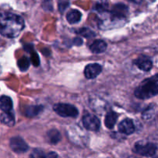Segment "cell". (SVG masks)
I'll return each mask as SVG.
<instances>
[{
    "label": "cell",
    "instance_id": "obj_1",
    "mask_svg": "<svg viewBox=\"0 0 158 158\" xmlns=\"http://www.w3.org/2000/svg\"><path fill=\"white\" fill-rule=\"evenodd\" d=\"M24 21L12 12H0V34L8 38L18 36L24 28Z\"/></svg>",
    "mask_w": 158,
    "mask_h": 158
},
{
    "label": "cell",
    "instance_id": "obj_2",
    "mask_svg": "<svg viewBox=\"0 0 158 158\" xmlns=\"http://www.w3.org/2000/svg\"><path fill=\"white\" fill-rule=\"evenodd\" d=\"M156 77L145 80L140 86H139L134 91L136 97L141 100L151 98L158 94V83Z\"/></svg>",
    "mask_w": 158,
    "mask_h": 158
},
{
    "label": "cell",
    "instance_id": "obj_3",
    "mask_svg": "<svg viewBox=\"0 0 158 158\" xmlns=\"http://www.w3.org/2000/svg\"><path fill=\"white\" fill-rule=\"evenodd\" d=\"M53 110L63 117H77L79 115L77 108L69 103H56L53 106Z\"/></svg>",
    "mask_w": 158,
    "mask_h": 158
},
{
    "label": "cell",
    "instance_id": "obj_4",
    "mask_svg": "<svg viewBox=\"0 0 158 158\" xmlns=\"http://www.w3.org/2000/svg\"><path fill=\"white\" fill-rule=\"evenodd\" d=\"M134 151L137 154L144 157H153L157 151V146L152 143H137L134 145Z\"/></svg>",
    "mask_w": 158,
    "mask_h": 158
},
{
    "label": "cell",
    "instance_id": "obj_5",
    "mask_svg": "<svg viewBox=\"0 0 158 158\" xmlns=\"http://www.w3.org/2000/svg\"><path fill=\"white\" fill-rule=\"evenodd\" d=\"M83 124L86 129L91 131H97L100 129V122L96 116L91 114H86L83 117Z\"/></svg>",
    "mask_w": 158,
    "mask_h": 158
},
{
    "label": "cell",
    "instance_id": "obj_6",
    "mask_svg": "<svg viewBox=\"0 0 158 158\" xmlns=\"http://www.w3.org/2000/svg\"><path fill=\"white\" fill-rule=\"evenodd\" d=\"M9 145H10L11 149L17 154L25 153L29 150V146L27 143L23 138L19 137H14L11 138Z\"/></svg>",
    "mask_w": 158,
    "mask_h": 158
},
{
    "label": "cell",
    "instance_id": "obj_7",
    "mask_svg": "<svg viewBox=\"0 0 158 158\" xmlns=\"http://www.w3.org/2000/svg\"><path fill=\"white\" fill-rule=\"evenodd\" d=\"M102 67L98 63H90L85 67L84 75L87 79H94L101 73Z\"/></svg>",
    "mask_w": 158,
    "mask_h": 158
},
{
    "label": "cell",
    "instance_id": "obj_8",
    "mask_svg": "<svg viewBox=\"0 0 158 158\" xmlns=\"http://www.w3.org/2000/svg\"><path fill=\"white\" fill-rule=\"evenodd\" d=\"M134 64L140 69L143 71L151 70L153 66L152 61L149 57L146 56H140L138 58L134 60Z\"/></svg>",
    "mask_w": 158,
    "mask_h": 158
},
{
    "label": "cell",
    "instance_id": "obj_9",
    "mask_svg": "<svg viewBox=\"0 0 158 158\" xmlns=\"http://www.w3.org/2000/svg\"><path fill=\"white\" fill-rule=\"evenodd\" d=\"M118 130L122 134L131 135L135 131V126L131 119H125L118 125Z\"/></svg>",
    "mask_w": 158,
    "mask_h": 158
},
{
    "label": "cell",
    "instance_id": "obj_10",
    "mask_svg": "<svg viewBox=\"0 0 158 158\" xmlns=\"http://www.w3.org/2000/svg\"><path fill=\"white\" fill-rule=\"evenodd\" d=\"M128 14V7L124 4L118 3L114 5L111 11V15L120 19H124Z\"/></svg>",
    "mask_w": 158,
    "mask_h": 158
},
{
    "label": "cell",
    "instance_id": "obj_11",
    "mask_svg": "<svg viewBox=\"0 0 158 158\" xmlns=\"http://www.w3.org/2000/svg\"><path fill=\"white\" fill-rule=\"evenodd\" d=\"M107 45L106 42L102 40H96L89 46V49L94 53H101L106 49Z\"/></svg>",
    "mask_w": 158,
    "mask_h": 158
},
{
    "label": "cell",
    "instance_id": "obj_12",
    "mask_svg": "<svg viewBox=\"0 0 158 158\" xmlns=\"http://www.w3.org/2000/svg\"><path fill=\"white\" fill-rule=\"evenodd\" d=\"M46 140L50 144H56L61 140V134L57 130H50L46 134Z\"/></svg>",
    "mask_w": 158,
    "mask_h": 158
},
{
    "label": "cell",
    "instance_id": "obj_13",
    "mask_svg": "<svg viewBox=\"0 0 158 158\" xmlns=\"http://www.w3.org/2000/svg\"><path fill=\"white\" fill-rule=\"evenodd\" d=\"M57 154L55 152H49L47 154L40 149L33 150L31 153L29 158H57Z\"/></svg>",
    "mask_w": 158,
    "mask_h": 158
},
{
    "label": "cell",
    "instance_id": "obj_14",
    "mask_svg": "<svg viewBox=\"0 0 158 158\" xmlns=\"http://www.w3.org/2000/svg\"><path fill=\"white\" fill-rule=\"evenodd\" d=\"M117 118H118V115L115 112H114V111H110V112H108L106 114V117H105V126L108 129H112V128H114L116 123H117Z\"/></svg>",
    "mask_w": 158,
    "mask_h": 158
},
{
    "label": "cell",
    "instance_id": "obj_15",
    "mask_svg": "<svg viewBox=\"0 0 158 158\" xmlns=\"http://www.w3.org/2000/svg\"><path fill=\"white\" fill-rule=\"evenodd\" d=\"M12 109V101L10 97L7 96L0 97V110L4 111V113L10 112Z\"/></svg>",
    "mask_w": 158,
    "mask_h": 158
},
{
    "label": "cell",
    "instance_id": "obj_16",
    "mask_svg": "<svg viewBox=\"0 0 158 158\" xmlns=\"http://www.w3.org/2000/svg\"><path fill=\"white\" fill-rule=\"evenodd\" d=\"M81 17L82 14L80 11L77 10V9H73L67 13L66 19H67L68 23H70V24H76L80 21Z\"/></svg>",
    "mask_w": 158,
    "mask_h": 158
},
{
    "label": "cell",
    "instance_id": "obj_17",
    "mask_svg": "<svg viewBox=\"0 0 158 158\" xmlns=\"http://www.w3.org/2000/svg\"><path fill=\"white\" fill-rule=\"evenodd\" d=\"M0 121L8 127H13L15 124V117L10 112L2 113L0 115Z\"/></svg>",
    "mask_w": 158,
    "mask_h": 158
},
{
    "label": "cell",
    "instance_id": "obj_18",
    "mask_svg": "<svg viewBox=\"0 0 158 158\" xmlns=\"http://www.w3.org/2000/svg\"><path fill=\"white\" fill-rule=\"evenodd\" d=\"M42 110H43V106H29L26 107L25 114L29 117H35L41 112Z\"/></svg>",
    "mask_w": 158,
    "mask_h": 158
},
{
    "label": "cell",
    "instance_id": "obj_19",
    "mask_svg": "<svg viewBox=\"0 0 158 158\" xmlns=\"http://www.w3.org/2000/svg\"><path fill=\"white\" fill-rule=\"evenodd\" d=\"M29 65H30V62L29 60L26 56L22 57L21 59H19L18 61V66L20 69V70L22 71H26L27 70L28 68L29 67Z\"/></svg>",
    "mask_w": 158,
    "mask_h": 158
},
{
    "label": "cell",
    "instance_id": "obj_20",
    "mask_svg": "<svg viewBox=\"0 0 158 158\" xmlns=\"http://www.w3.org/2000/svg\"><path fill=\"white\" fill-rule=\"evenodd\" d=\"M77 33H78L81 36L85 37V38H91V37L95 36V33L88 28H82V29H79Z\"/></svg>",
    "mask_w": 158,
    "mask_h": 158
},
{
    "label": "cell",
    "instance_id": "obj_21",
    "mask_svg": "<svg viewBox=\"0 0 158 158\" xmlns=\"http://www.w3.org/2000/svg\"><path fill=\"white\" fill-rule=\"evenodd\" d=\"M154 113L155 112H154V106H150L143 111L142 116H143V118L144 119V120H150V119L152 118V117H154Z\"/></svg>",
    "mask_w": 158,
    "mask_h": 158
},
{
    "label": "cell",
    "instance_id": "obj_22",
    "mask_svg": "<svg viewBox=\"0 0 158 158\" xmlns=\"http://www.w3.org/2000/svg\"><path fill=\"white\" fill-rule=\"evenodd\" d=\"M107 3L106 2H99L97 3L94 9L100 12H104L107 9Z\"/></svg>",
    "mask_w": 158,
    "mask_h": 158
},
{
    "label": "cell",
    "instance_id": "obj_23",
    "mask_svg": "<svg viewBox=\"0 0 158 158\" xmlns=\"http://www.w3.org/2000/svg\"><path fill=\"white\" fill-rule=\"evenodd\" d=\"M69 3L68 2H59V10L61 13H63L69 6Z\"/></svg>",
    "mask_w": 158,
    "mask_h": 158
},
{
    "label": "cell",
    "instance_id": "obj_24",
    "mask_svg": "<svg viewBox=\"0 0 158 158\" xmlns=\"http://www.w3.org/2000/svg\"><path fill=\"white\" fill-rule=\"evenodd\" d=\"M154 158H158V156H157V157H155Z\"/></svg>",
    "mask_w": 158,
    "mask_h": 158
}]
</instances>
